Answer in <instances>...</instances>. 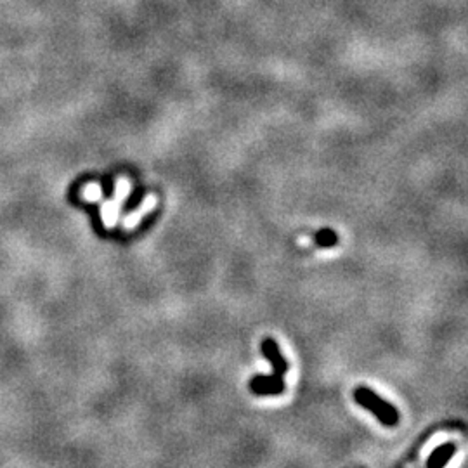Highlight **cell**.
I'll list each match as a JSON object with an SVG mask.
<instances>
[{
	"instance_id": "obj_6",
	"label": "cell",
	"mask_w": 468,
	"mask_h": 468,
	"mask_svg": "<svg viewBox=\"0 0 468 468\" xmlns=\"http://www.w3.org/2000/svg\"><path fill=\"white\" fill-rule=\"evenodd\" d=\"M153 207H155V198H153V197L151 198H146V201L141 205V208H139L137 212H134V214H131V217H128L127 221H125V228H132V226L137 224V222L141 221L142 215H144L148 210H151Z\"/></svg>"
},
{
	"instance_id": "obj_5",
	"label": "cell",
	"mask_w": 468,
	"mask_h": 468,
	"mask_svg": "<svg viewBox=\"0 0 468 468\" xmlns=\"http://www.w3.org/2000/svg\"><path fill=\"white\" fill-rule=\"evenodd\" d=\"M455 453H456V446L453 444V442H448V444L441 446V448H437L431 455V458H428V462H427V468H444L446 463L453 458Z\"/></svg>"
},
{
	"instance_id": "obj_1",
	"label": "cell",
	"mask_w": 468,
	"mask_h": 468,
	"mask_svg": "<svg viewBox=\"0 0 468 468\" xmlns=\"http://www.w3.org/2000/svg\"><path fill=\"white\" fill-rule=\"evenodd\" d=\"M356 401H358L361 406H365L366 410L371 411L383 425H389V427H394V425L399 421V413H397L396 408L392 404H389L387 401L380 399L375 392H371L366 387H359L356 389L354 392Z\"/></svg>"
},
{
	"instance_id": "obj_2",
	"label": "cell",
	"mask_w": 468,
	"mask_h": 468,
	"mask_svg": "<svg viewBox=\"0 0 468 468\" xmlns=\"http://www.w3.org/2000/svg\"><path fill=\"white\" fill-rule=\"evenodd\" d=\"M128 190H131V183L127 179H118L117 181V193L115 197L111 198L108 203H104L103 207V221L108 228L117 224L118 219V212H120L122 201L125 200V197L128 194Z\"/></svg>"
},
{
	"instance_id": "obj_7",
	"label": "cell",
	"mask_w": 468,
	"mask_h": 468,
	"mask_svg": "<svg viewBox=\"0 0 468 468\" xmlns=\"http://www.w3.org/2000/svg\"><path fill=\"white\" fill-rule=\"evenodd\" d=\"M83 198H85L87 201H90V203H94V201H99L101 200V186L99 184H87L85 190H83Z\"/></svg>"
},
{
	"instance_id": "obj_3",
	"label": "cell",
	"mask_w": 468,
	"mask_h": 468,
	"mask_svg": "<svg viewBox=\"0 0 468 468\" xmlns=\"http://www.w3.org/2000/svg\"><path fill=\"white\" fill-rule=\"evenodd\" d=\"M262 352H264L265 358L271 361L272 375L278 376V378H283V375L288 371V362H286V359L283 358L278 344H276L272 338H265V340L262 342Z\"/></svg>"
},
{
	"instance_id": "obj_4",
	"label": "cell",
	"mask_w": 468,
	"mask_h": 468,
	"mask_svg": "<svg viewBox=\"0 0 468 468\" xmlns=\"http://www.w3.org/2000/svg\"><path fill=\"white\" fill-rule=\"evenodd\" d=\"M251 390L257 396H279L285 390V382L278 376H255L251 380Z\"/></svg>"
}]
</instances>
